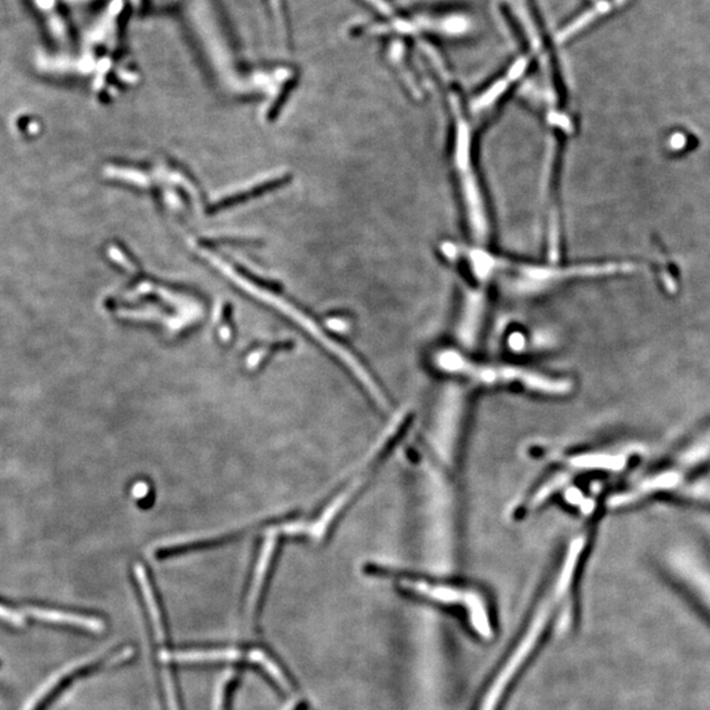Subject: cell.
Wrapping results in <instances>:
<instances>
[{
    "mask_svg": "<svg viewBox=\"0 0 710 710\" xmlns=\"http://www.w3.org/2000/svg\"><path fill=\"white\" fill-rule=\"evenodd\" d=\"M635 451L622 450H594L583 451V453L571 454V456H560L557 461L570 470V473H585V471H617L622 470L628 464L629 456Z\"/></svg>",
    "mask_w": 710,
    "mask_h": 710,
    "instance_id": "5",
    "label": "cell"
},
{
    "mask_svg": "<svg viewBox=\"0 0 710 710\" xmlns=\"http://www.w3.org/2000/svg\"><path fill=\"white\" fill-rule=\"evenodd\" d=\"M25 613L28 616L36 618V620L74 626V628L88 632V633H102L106 629V623L100 618L82 616V614L70 613V612L44 608H27Z\"/></svg>",
    "mask_w": 710,
    "mask_h": 710,
    "instance_id": "6",
    "label": "cell"
},
{
    "mask_svg": "<svg viewBox=\"0 0 710 710\" xmlns=\"http://www.w3.org/2000/svg\"><path fill=\"white\" fill-rule=\"evenodd\" d=\"M437 252L445 263L461 275L464 287L479 290L491 298L499 296L520 303L540 300L579 281L632 274L640 270L638 264L628 261H530L503 254L493 246L450 238L439 241Z\"/></svg>",
    "mask_w": 710,
    "mask_h": 710,
    "instance_id": "1",
    "label": "cell"
},
{
    "mask_svg": "<svg viewBox=\"0 0 710 710\" xmlns=\"http://www.w3.org/2000/svg\"><path fill=\"white\" fill-rule=\"evenodd\" d=\"M266 5L267 7H269L270 16H272V23H274L278 33L281 34L283 39H289L290 22L286 0H266Z\"/></svg>",
    "mask_w": 710,
    "mask_h": 710,
    "instance_id": "10",
    "label": "cell"
},
{
    "mask_svg": "<svg viewBox=\"0 0 710 710\" xmlns=\"http://www.w3.org/2000/svg\"><path fill=\"white\" fill-rule=\"evenodd\" d=\"M420 542L427 549L453 551L458 542V494L451 467L416 451Z\"/></svg>",
    "mask_w": 710,
    "mask_h": 710,
    "instance_id": "4",
    "label": "cell"
},
{
    "mask_svg": "<svg viewBox=\"0 0 710 710\" xmlns=\"http://www.w3.org/2000/svg\"><path fill=\"white\" fill-rule=\"evenodd\" d=\"M71 2L85 3V2H88V0H71ZM90 2H91V0H90Z\"/></svg>",
    "mask_w": 710,
    "mask_h": 710,
    "instance_id": "14",
    "label": "cell"
},
{
    "mask_svg": "<svg viewBox=\"0 0 710 710\" xmlns=\"http://www.w3.org/2000/svg\"><path fill=\"white\" fill-rule=\"evenodd\" d=\"M710 458V432L704 434L700 438L692 442L688 447L684 448L677 459L669 465L672 470L679 473L686 478L689 471L694 470L696 466L704 464Z\"/></svg>",
    "mask_w": 710,
    "mask_h": 710,
    "instance_id": "7",
    "label": "cell"
},
{
    "mask_svg": "<svg viewBox=\"0 0 710 710\" xmlns=\"http://www.w3.org/2000/svg\"><path fill=\"white\" fill-rule=\"evenodd\" d=\"M33 3L39 8V13L44 17L51 37L61 42L70 40V25H69L66 16L63 15L60 0H33Z\"/></svg>",
    "mask_w": 710,
    "mask_h": 710,
    "instance_id": "8",
    "label": "cell"
},
{
    "mask_svg": "<svg viewBox=\"0 0 710 710\" xmlns=\"http://www.w3.org/2000/svg\"><path fill=\"white\" fill-rule=\"evenodd\" d=\"M557 614L558 612L557 613L553 614V617H550V620L548 621V623H546L545 631H543V633L540 634L539 641H537L533 651H531V654L529 655L528 659H526L524 664H522L521 669H520L519 671H517L516 674H514V677L512 678L511 683L508 684L507 689H505L504 694H503V697L500 698L499 706H497L496 710H504L505 705H507L508 698H510V696L513 694L514 689H516L517 686H519L520 679H521V678L524 677L526 669H528L529 666H530V664L537 659V657H539V652L542 651L543 648H545L546 643H548L549 640H550L551 632L554 631V625H556Z\"/></svg>",
    "mask_w": 710,
    "mask_h": 710,
    "instance_id": "9",
    "label": "cell"
},
{
    "mask_svg": "<svg viewBox=\"0 0 710 710\" xmlns=\"http://www.w3.org/2000/svg\"><path fill=\"white\" fill-rule=\"evenodd\" d=\"M680 496L687 499L705 502L710 504V479L695 480V482H684L677 491Z\"/></svg>",
    "mask_w": 710,
    "mask_h": 710,
    "instance_id": "11",
    "label": "cell"
},
{
    "mask_svg": "<svg viewBox=\"0 0 710 710\" xmlns=\"http://www.w3.org/2000/svg\"><path fill=\"white\" fill-rule=\"evenodd\" d=\"M447 112L450 134L448 161L467 241L491 246L493 215L479 165L480 136L490 124L473 112L467 97L450 83L447 90Z\"/></svg>",
    "mask_w": 710,
    "mask_h": 710,
    "instance_id": "2",
    "label": "cell"
},
{
    "mask_svg": "<svg viewBox=\"0 0 710 710\" xmlns=\"http://www.w3.org/2000/svg\"><path fill=\"white\" fill-rule=\"evenodd\" d=\"M0 620L5 622L13 623V625H23V617L14 612L13 609L5 608L0 604Z\"/></svg>",
    "mask_w": 710,
    "mask_h": 710,
    "instance_id": "13",
    "label": "cell"
},
{
    "mask_svg": "<svg viewBox=\"0 0 710 710\" xmlns=\"http://www.w3.org/2000/svg\"><path fill=\"white\" fill-rule=\"evenodd\" d=\"M241 683V674L237 677L232 678L231 680L226 681V687L223 691V700H221V709L232 710L233 698H235V691Z\"/></svg>",
    "mask_w": 710,
    "mask_h": 710,
    "instance_id": "12",
    "label": "cell"
},
{
    "mask_svg": "<svg viewBox=\"0 0 710 710\" xmlns=\"http://www.w3.org/2000/svg\"><path fill=\"white\" fill-rule=\"evenodd\" d=\"M430 367L466 387L507 390L539 398H565L574 391L567 376L554 375L524 364L483 361L456 345H445L432 350Z\"/></svg>",
    "mask_w": 710,
    "mask_h": 710,
    "instance_id": "3",
    "label": "cell"
}]
</instances>
